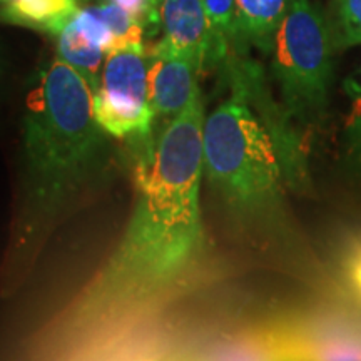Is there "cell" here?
<instances>
[{"label": "cell", "instance_id": "obj_1", "mask_svg": "<svg viewBox=\"0 0 361 361\" xmlns=\"http://www.w3.org/2000/svg\"><path fill=\"white\" fill-rule=\"evenodd\" d=\"M204 121L200 92L169 121L154 152L137 166V197L128 229L80 300L78 314L102 318L142 305L168 290L201 258Z\"/></svg>", "mask_w": 361, "mask_h": 361}, {"label": "cell", "instance_id": "obj_2", "mask_svg": "<svg viewBox=\"0 0 361 361\" xmlns=\"http://www.w3.org/2000/svg\"><path fill=\"white\" fill-rule=\"evenodd\" d=\"M107 134L94 114V90L56 57L37 72L22 123V207L17 246L27 245L102 169Z\"/></svg>", "mask_w": 361, "mask_h": 361}, {"label": "cell", "instance_id": "obj_3", "mask_svg": "<svg viewBox=\"0 0 361 361\" xmlns=\"http://www.w3.org/2000/svg\"><path fill=\"white\" fill-rule=\"evenodd\" d=\"M204 174L234 213L263 216L279 204L283 166L268 128L238 89L204 121Z\"/></svg>", "mask_w": 361, "mask_h": 361}, {"label": "cell", "instance_id": "obj_4", "mask_svg": "<svg viewBox=\"0 0 361 361\" xmlns=\"http://www.w3.org/2000/svg\"><path fill=\"white\" fill-rule=\"evenodd\" d=\"M331 30L310 0H291L273 39L271 69L286 109L298 119L319 116L333 71Z\"/></svg>", "mask_w": 361, "mask_h": 361}, {"label": "cell", "instance_id": "obj_5", "mask_svg": "<svg viewBox=\"0 0 361 361\" xmlns=\"http://www.w3.org/2000/svg\"><path fill=\"white\" fill-rule=\"evenodd\" d=\"M151 49L146 45L107 54L101 84L94 92V114L112 137H142L151 133L154 112L149 106Z\"/></svg>", "mask_w": 361, "mask_h": 361}, {"label": "cell", "instance_id": "obj_6", "mask_svg": "<svg viewBox=\"0 0 361 361\" xmlns=\"http://www.w3.org/2000/svg\"><path fill=\"white\" fill-rule=\"evenodd\" d=\"M281 361H361L353 314L322 316L274 333Z\"/></svg>", "mask_w": 361, "mask_h": 361}, {"label": "cell", "instance_id": "obj_7", "mask_svg": "<svg viewBox=\"0 0 361 361\" xmlns=\"http://www.w3.org/2000/svg\"><path fill=\"white\" fill-rule=\"evenodd\" d=\"M202 64L188 54L176 51L166 40L151 47L149 106L159 119H174L201 92L197 75Z\"/></svg>", "mask_w": 361, "mask_h": 361}, {"label": "cell", "instance_id": "obj_8", "mask_svg": "<svg viewBox=\"0 0 361 361\" xmlns=\"http://www.w3.org/2000/svg\"><path fill=\"white\" fill-rule=\"evenodd\" d=\"M162 40L201 62L223 57L207 17L204 0H157Z\"/></svg>", "mask_w": 361, "mask_h": 361}, {"label": "cell", "instance_id": "obj_9", "mask_svg": "<svg viewBox=\"0 0 361 361\" xmlns=\"http://www.w3.org/2000/svg\"><path fill=\"white\" fill-rule=\"evenodd\" d=\"M0 20L59 35L79 12L78 0H0Z\"/></svg>", "mask_w": 361, "mask_h": 361}, {"label": "cell", "instance_id": "obj_10", "mask_svg": "<svg viewBox=\"0 0 361 361\" xmlns=\"http://www.w3.org/2000/svg\"><path fill=\"white\" fill-rule=\"evenodd\" d=\"M291 0H236L234 39L271 52L273 39Z\"/></svg>", "mask_w": 361, "mask_h": 361}, {"label": "cell", "instance_id": "obj_11", "mask_svg": "<svg viewBox=\"0 0 361 361\" xmlns=\"http://www.w3.org/2000/svg\"><path fill=\"white\" fill-rule=\"evenodd\" d=\"M57 57L71 66L85 79L90 89L96 92L101 84V75L107 52L80 29L72 19L57 35Z\"/></svg>", "mask_w": 361, "mask_h": 361}, {"label": "cell", "instance_id": "obj_12", "mask_svg": "<svg viewBox=\"0 0 361 361\" xmlns=\"http://www.w3.org/2000/svg\"><path fill=\"white\" fill-rule=\"evenodd\" d=\"M201 361H281V356L274 335L239 333L219 341Z\"/></svg>", "mask_w": 361, "mask_h": 361}, {"label": "cell", "instance_id": "obj_13", "mask_svg": "<svg viewBox=\"0 0 361 361\" xmlns=\"http://www.w3.org/2000/svg\"><path fill=\"white\" fill-rule=\"evenodd\" d=\"M345 90L350 99V109L345 117L346 154L361 169V67L346 79Z\"/></svg>", "mask_w": 361, "mask_h": 361}, {"label": "cell", "instance_id": "obj_14", "mask_svg": "<svg viewBox=\"0 0 361 361\" xmlns=\"http://www.w3.org/2000/svg\"><path fill=\"white\" fill-rule=\"evenodd\" d=\"M331 34L343 49L361 45V0H333Z\"/></svg>", "mask_w": 361, "mask_h": 361}, {"label": "cell", "instance_id": "obj_15", "mask_svg": "<svg viewBox=\"0 0 361 361\" xmlns=\"http://www.w3.org/2000/svg\"><path fill=\"white\" fill-rule=\"evenodd\" d=\"M207 17L218 42L219 51L224 54L229 39H234L236 22V0H204Z\"/></svg>", "mask_w": 361, "mask_h": 361}, {"label": "cell", "instance_id": "obj_16", "mask_svg": "<svg viewBox=\"0 0 361 361\" xmlns=\"http://www.w3.org/2000/svg\"><path fill=\"white\" fill-rule=\"evenodd\" d=\"M116 4L128 12L134 20L144 27L146 34H154L159 29V17H157V0H107Z\"/></svg>", "mask_w": 361, "mask_h": 361}, {"label": "cell", "instance_id": "obj_17", "mask_svg": "<svg viewBox=\"0 0 361 361\" xmlns=\"http://www.w3.org/2000/svg\"><path fill=\"white\" fill-rule=\"evenodd\" d=\"M346 268H348V278L351 284H353L355 290L361 295V246H358L351 252Z\"/></svg>", "mask_w": 361, "mask_h": 361}, {"label": "cell", "instance_id": "obj_18", "mask_svg": "<svg viewBox=\"0 0 361 361\" xmlns=\"http://www.w3.org/2000/svg\"><path fill=\"white\" fill-rule=\"evenodd\" d=\"M353 319H355L356 328H358L360 333H361V314H353Z\"/></svg>", "mask_w": 361, "mask_h": 361}]
</instances>
